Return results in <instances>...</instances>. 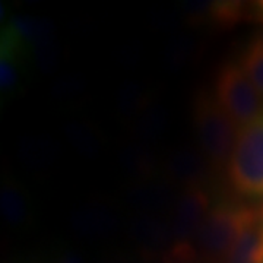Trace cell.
Returning <instances> with one entry per match:
<instances>
[{
  "label": "cell",
  "mask_w": 263,
  "mask_h": 263,
  "mask_svg": "<svg viewBox=\"0 0 263 263\" xmlns=\"http://www.w3.org/2000/svg\"><path fill=\"white\" fill-rule=\"evenodd\" d=\"M179 196L180 193L177 195L168 183L149 179L136 184L127 195L130 206L138 209L139 214L155 216H162L165 212L171 215Z\"/></svg>",
  "instance_id": "52a82bcc"
},
{
  "label": "cell",
  "mask_w": 263,
  "mask_h": 263,
  "mask_svg": "<svg viewBox=\"0 0 263 263\" xmlns=\"http://www.w3.org/2000/svg\"><path fill=\"white\" fill-rule=\"evenodd\" d=\"M216 101L230 119L241 129L263 113V98L240 63L228 62L218 70L215 78Z\"/></svg>",
  "instance_id": "277c9868"
},
{
  "label": "cell",
  "mask_w": 263,
  "mask_h": 263,
  "mask_svg": "<svg viewBox=\"0 0 263 263\" xmlns=\"http://www.w3.org/2000/svg\"><path fill=\"white\" fill-rule=\"evenodd\" d=\"M170 179L176 183H181L183 189L200 186L209 176V168H214L202 151L193 149L190 146H180L170 154L165 161Z\"/></svg>",
  "instance_id": "8992f818"
},
{
  "label": "cell",
  "mask_w": 263,
  "mask_h": 263,
  "mask_svg": "<svg viewBox=\"0 0 263 263\" xmlns=\"http://www.w3.org/2000/svg\"><path fill=\"white\" fill-rule=\"evenodd\" d=\"M27 263H40V262H37V260H29V262H27Z\"/></svg>",
  "instance_id": "e0dca14e"
},
{
  "label": "cell",
  "mask_w": 263,
  "mask_h": 263,
  "mask_svg": "<svg viewBox=\"0 0 263 263\" xmlns=\"http://www.w3.org/2000/svg\"><path fill=\"white\" fill-rule=\"evenodd\" d=\"M257 8H259V10H260V13H262L263 16V2H259V3H257Z\"/></svg>",
  "instance_id": "2e32d148"
},
{
  "label": "cell",
  "mask_w": 263,
  "mask_h": 263,
  "mask_svg": "<svg viewBox=\"0 0 263 263\" xmlns=\"http://www.w3.org/2000/svg\"><path fill=\"white\" fill-rule=\"evenodd\" d=\"M0 208L5 219L13 226H21L28 221V200L16 186L12 184L3 186L0 195Z\"/></svg>",
  "instance_id": "30bf717a"
},
{
  "label": "cell",
  "mask_w": 263,
  "mask_h": 263,
  "mask_svg": "<svg viewBox=\"0 0 263 263\" xmlns=\"http://www.w3.org/2000/svg\"><path fill=\"white\" fill-rule=\"evenodd\" d=\"M113 212L107 208L88 206L79 211L75 216V230L84 233H103L114 227Z\"/></svg>",
  "instance_id": "7c38bea8"
},
{
  "label": "cell",
  "mask_w": 263,
  "mask_h": 263,
  "mask_svg": "<svg viewBox=\"0 0 263 263\" xmlns=\"http://www.w3.org/2000/svg\"><path fill=\"white\" fill-rule=\"evenodd\" d=\"M107 263H129L127 260H124V259H111V260H108Z\"/></svg>",
  "instance_id": "9a60e30c"
},
{
  "label": "cell",
  "mask_w": 263,
  "mask_h": 263,
  "mask_svg": "<svg viewBox=\"0 0 263 263\" xmlns=\"http://www.w3.org/2000/svg\"><path fill=\"white\" fill-rule=\"evenodd\" d=\"M254 206L222 202L211 206L193 247L203 263H224Z\"/></svg>",
  "instance_id": "3957f363"
},
{
  "label": "cell",
  "mask_w": 263,
  "mask_h": 263,
  "mask_svg": "<svg viewBox=\"0 0 263 263\" xmlns=\"http://www.w3.org/2000/svg\"><path fill=\"white\" fill-rule=\"evenodd\" d=\"M56 263H85L84 259L73 250H63L59 254Z\"/></svg>",
  "instance_id": "5bb4252c"
},
{
  "label": "cell",
  "mask_w": 263,
  "mask_h": 263,
  "mask_svg": "<svg viewBox=\"0 0 263 263\" xmlns=\"http://www.w3.org/2000/svg\"><path fill=\"white\" fill-rule=\"evenodd\" d=\"M211 209L209 196L200 186L184 187L170 216V227L176 243L193 245L200 227Z\"/></svg>",
  "instance_id": "5b68a950"
},
{
  "label": "cell",
  "mask_w": 263,
  "mask_h": 263,
  "mask_svg": "<svg viewBox=\"0 0 263 263\" xmlns=\"http://www.w3.org/2000/svg\"><path fill=\"white\" fill-rule=\"evenodd\" d=\"M211 12L216 22L230 25L240 18L241 6L237 2H219L215 3V6H211Z\"/></svg>",
  "instance_id": "4fadbf2b"
},
{
  "label": "cell",
  "mask_w": 263,
  "mask_h": 263,
  "mask_svg": "<svg viewBox=\"0 0 263 263\" xmlns=\"http://www.w3.org/2000/svg\"><path fill=\"white\" fill-rule=\"evenodd\" d=\"M226 168L240 196L263 199V113L238 129Z\"/></svg>",
  "instance_id": "7a4b0ae2"
},
{
  "label": "cell",
  "mask_w": 263,
  "mask_h": 263,
  "mask_svg": "<svg viewBox=\"0 0 263 263\" xmlns=\"http://www.w3.org/2000/svg\"><path fill=\"white\" fill-rule=\"evenodd\" d=\"M130 230L136 241L146 250L164 249V252L167 253L174 246L170 221H164L161 216L139 214L132 221Z\"/></svg>",
  "instance_id": "9c48e42d"
},
{
  "label": "cell",
  "mask_w": 263,
  "mask_h": 263,
  "mask_svg": "<svg viewBox=\"0 0 263 263\" xmlns=\"http://www.w3.org/2000/svg\"><path fill=\"white\" fill-rule=\"evenodd\" d=\"M193 126L199 148L214 168L227 167L238 127L218 104L215 95L200 91L193 101Z\"/></svg>",
  "instance_id": "6da1fadb"
},
{
  "label": "cell",
  "mask_w": 263,
  "mask_h": 263,
  "mask_svg": "<svg viewBox=\"0 0 263 263\" xmlns=\"http://www.w3.org/2000/svg\"><path fill=\"white\" fill-rule=\"evenodd\" d=\"M224 263H263V206H254Z\"/></svg>",
  "instance_id": "ba28073f"
},
{
  "label": "cell",
  "mask_w": 263,
  "mask_h": 263,
  "mask_svg": "<svg viewBox=\"0 0 263 263\" xmlns=\"http://www.w3.org/2000/svg\"><path fill=\"white\" fill-rule=\"evenodd\" d=\"M240 66L263 98V37H254L247 44Z\"/></svg>",
  "instance_id": "8fae6325"
}]
</instances>
